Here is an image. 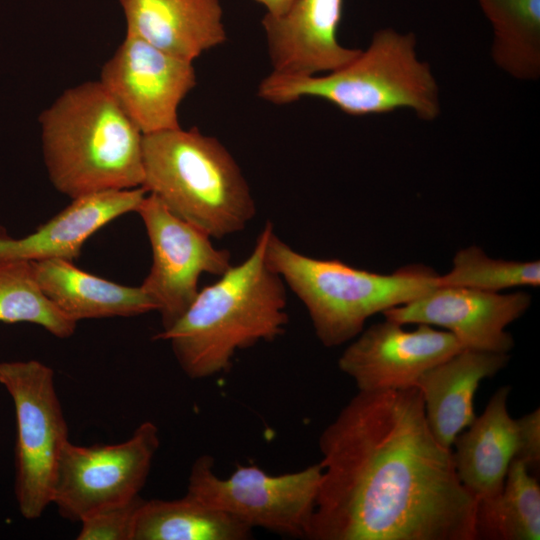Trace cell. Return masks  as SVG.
<instances>
[{"label": "cell", "instance_id": "6da1fadb", "mask_svg": "<svg viewBox=\"0 0 540 540\" xmlns=\"http://www.w3.org/2000/svg\"><path fill=\"white\" fill-rule=\"evenodd\" d=\"M307 539L476 540V498L433 435L417 387L358 393L319 437Z\"/></svg>", "mask_w": 540, "mask_h": 540}, {"label": "cell", "instance_id": "7a4b0ae2", "mask_svg": "<svg viewBox=\"0 0 540 540\" xmlns=\"http://www.w3.org/2000/svg\"><path fill=\"white\" fill-rule=\"evenodd\" d=\"M273 229L268 221L250 255L199 290L185 313L155 335L170 343L189 378L227 371L237 351L271 342L285 332L289 321L285 283L269 268L265 256Z\"/></svg>", "mask_w": 540, "mask_h": 540}, {"label": "cell", "instance_id": "3957f363", "mask_svg": "<svg viewBox=\"0 0 540 540\" xmlns=\"http://www.w3.org/2000/svg\"><path fill=\"white\" fill-rule=\"evenodd\" d=\"M54 188L71 199L141 187L143 134L100 81L65 90L39 117Z\"/></svg>", "mask_w": 540, "mask_h": 540}, {"label": "cell", "instance_id": "277c9868", "mask_svg": "<svg viewBox=\"0 0 540 540\" xmlns=\"http://www.w3.org/2000/svg\"><path fill=\"white\" fill-rule=\"evenodd\" d=\"M258 95L274 104L319 98L351 116L406 109L433 121L441 113L439 85L418 54L415 34L391 27L378 29L365 50L334 71L312 76L271 72L260 83Z\"/></svg>", "mask_w": 540, "mask_h": 540}, {"label": "cell", "instance_id": "5b68a950", "mask_svg": "<svg viewBox=\"0 0 540 540\" xmlns=\"http://www.w3.org/2000/svg\"><path fill=\"white\" fill-rule=\"evenodd\" d=\"M142 186L178 218L222 239L256 215L250 187L216 138L181 127L143 135Z\"/></svg>", "mask_w": 540, "mask_h": 540}, {"label": "cell", "instance_id": "8992f818", "mask_svg": "<svg viewBox=\"0 0 540 540\" xmlns=\"http://www.w3.org/2000/svg\"><path fill=\"white\" fill-rule=\"evenodd\" d=\"M266 262L303 303L315 334L326 347L355 338L366 320L406 304L438 287V274L422 264L406 265L391 274L352 267L337 259L301 254L271 231Z\"/></svg>", "mask_w": 540, "mask_h": 540}, {"label": "cell", "instance_id": "52a82bcc", "mask_svg": "<svg viewBox=\"0 0 540 540\" xmlns=\"http://www.w3.org/2000/svg\"><path fill=\"white\" fill-rule=\"evenodd\" d=\"M0 384L15 410L17 506L25 519L36 520L51 504L59 458L69 441L54 371L38 360L5 361Z\"/></svg>", "mask_w": 540, "mask_h": 540}, {"label": "cell", "instance_id": "ba28073f", "mask_svg": "<svg viewBox=\"0 0 540 540\" xmlns=\"http://www.w3.org/2000/svg\"><path fill=\"white\" fill-rule=\"evenodd\" d=\"M321 476L319 462L281 475L237 464L229 477L220 478L214 459L202 455L191 467L187 493L251 529L306 538Z\"/></svg>", "mask_w": 540, "mask_h": 540}, {"label": "cell", "instance_id": "9c48e42d", "mask_svg": "<svg viewBox=\"0 0 540 540\" xmlns=\"http://www.w3.org/2000/svg\"><path fill=\"white\" fill-rule=\"evenodd\" d=\"M160 446L152 421L138 425L125 441L80 446L68 441L61 452L51 504L59 515L80 522L100 508L140 496Z\"/></svg>", "mask_w": 540, "mask_h": 540}, {"label": "cell", "instance_id": "30bf717a", "mask_svg": "<svg viewBox=\"0 0 540 540\" xmlns=\"http://www.w3.org/2000/svg\"><path fill=\"white\" fill-rule=\"evenodd\" d=\"M136 212L152 249V266L141 287L157 304L166 330L195 300L202 274L221 276L233 265L231 253L216 248L206 232L172 214L152 194Z\"/></svg>", "mask_w": 540, "mask_h": 540}, {"label": "cell", "instance_id": "8fae6325", "mask_svg": "<svg viewBox=\"0 0 540 540\" xmlns=\"http://www.w3.org/2000/svg\"><path fill=\"white\" fill-rule=\"evenodd\" d=\"M192 63L126 34L99 81L147 135L180 127L178 108L196 86Z\"/></svg>", "mask_w": 540, "mask_h": 540}, {"label": "cell", "instance_id": "7c38bea8", "mask_svg": "<svg viewBox=\"0 0 540 540\" xmlns=\"http://www.w3.org/2000/svg\"><path fill=\"white\" fill-rule=\"evenodd\" d=\"M417 325L405 330L387 319L371 325L344 350L339 369L361 392L416 387L424 372L464 349L450 332Z\"/></svg>", "mask_w": 540, "mask_h": 540}, {"label": "cell", "instance_id": "4fadbf2b", "mask_svg": "<svg viewBox=\"0 0 540 540\" xmlns=\"http://www.w3.org/2000/svg\"><path fill=\"white\" fill-rule=\"evenodd\" d=\"M525 292L499 294L464 287L438 286L424 295L382 312L396 323L446 329L464 349L508 353L514 340L505 328L528 309Z\"/></svg>", "mask_w": 540, "mask_h": 540}, {"label": "cell", "instance_id": "5bb4252c", "mask_svg": "<svg viewBox=\"0 0 540 540\" xmlns=\"http://www.w3.org/2000/svg\"><path fill=\"white\" fill-rule=\"evenodd\" d=\"M343 0H295L282 16L262 19L272 73L312 76L334 71L361 49L343 46L338 28Z\"/></svg>", "mask_w": 540, "mask_h": 540}, {"label": "cell", "instance_id": "9a60e30c", "mask_svg": "<svg viewBox=\"0 0 540 540\" xmlns=\"http://www.w3.org/2000/svg\"><path fill=\"white\" fill-rule=\"evenodd\" d=\"M146 195L143 187L95 192L72 199L28 236L16 239L0 229V262H72L90 236L114 219L136 212Z\"/></svg>", "mask_w": 540, "mask_h": 540}, {"label": "cell", "instance_id": "2e32d148", "mask_svg": "<svg viewBox=\"0 0 540 540\" xmlns=\"http://www.w3.org/2000/svg\"><path fill=\"white\" fill-rule=\"evenodd\" d=\"M126 34L193 62L223 44L226 31L219 0H119Z\"/></svg>", "mask_w": 540, "mask_h": 540}, {"label": "cell", "instance_id": "e0dca14e", "mask_svg": "<svg viewBox=\"0 0 540 540\" xmlns=\"http://www.w3.org/2000/svg\"><path fill=\"white\" fill-rule=\"evenodd\" d=\"M509 362L508 353L463 349L424 372L420 390L427 423L435 438L452 448L456 436L476 418L474 396L480 382Z\"/></svg>", "mask_w": 540, "mask_h": 540}, {"label": "cell", "instance_id": "ac0fdd59", "mask_svg": "<svg viewBox=\"0 0 540 540\" xmlns=\"http://www.w3.org/2000/svg\"><path fill=\"white\" fill-rule=\"evenodd\" d=\"M510 390L509 385L498 388L483 413L452 444L457 476L477 501L501 492L517 453V422L508 411Z\"/></svg>", "mask_w": 540, "mask_h": 540}, {"label": "cell", "instance_id": "d6986e66", "mask_svg": "<svg viewBox=\"0 0 540 540\" xmlns=\"http://www.w3.org/2000/svg\"><path fill=\"white\" fill-rule=\"evenodd\" d=\"M43 294L65 315L83 319L133 317L158 311L155 301L140 286L121 285L79 269L71 261L31 262Z\"/></svg>", "mask_w": 540, "mask_h": 540}, {"label": "cell", "instance_id": "ffe728a7", "mask_svg": "<svg viewBox=\"0 0 540 540\" xmlns=\"http://www.w3.org/2000/svg\"><path fill=\"white\" fill-rule=\"evenodd\" d=\"M252 529L187 493L174 500H142L132 540H247Z\"/></svg>", "mask_w": 540, "mask_h": 540}, {"label": "cell", "instance_id": "44dd1931", "mask_svg": "<svg viewBox=\"0 0 540 540\" xmlns=\"http://www.w3.org/2000/svg\"><path fill=\"white\" fill-rule=\"evenodd\" d=\"M492 29L490 55L518 81L540 77V0H475Z\"/></svg>", "mask_w": 540, "mask_h": 540}, {"label": "cell", "instance_id": "7402d4cb", "mask_svg": "<svg viewBox=\"0 0 540 540\" xmlns=\"http://www.w3.org/2000/svg\"><path fill=\"white\" fill-rule=\"evenodd\" d=\"M475 528L477 539H540V486L524 462L513 459L501 492L477 501Z\"/></svg>", "mask_w": 540, "mask_h": 540}, {"label": "cell", "instance_id": "603a6c76", "mask_svg": "<svg viewBox=\"0 0 540 540\" xmlns=\"http://www.w3.org/2000/svg\"><path fill=\"white\" fill-rule=\"evenodd\" d=\"M0 322L36 324L57 338L77 325L43 294L28 261L0 262Z\"/></svg>", "mask_w": 540, "mask_h": 540}, {"label": "cell", "instance_id": "cb8c5ba5", "mask_svg": "<svg viewBox=\"0 0 540 540\" xmlns=\"http://www.w3.org/2000/svg\"><path fill=\"white\" fill-rule=\"evenodd\" d=\"M437 285L490 292L517 286L538 287L540 263L493 259L479 247L470 246L455 254L451 270L438 275Z\"/></svg>", "mask_w": 540, "mask_h": 540}, {"label": "cell", "instance_id": "d4e9b609", "mask_svg": "<svg viewBox=\"0 0 540 540\" xmlns=\"http://www.w3.org/2000/svg\"><path fill=\"white\" fill-rule=\"evenodd\" d=\"M137 498L106 506L86 515L79 523L78 540H132L135 516L142 502Z\"/></svg>", "mask_w": 540, "mask_h": 540}, {"label": "cell", "instance_id": "484cf974", "mask_svg": "<svg viewBox=\"0 0 540 540\" xmlns=\"http://www.w3.org/2000/svg\"><path fill=\"white\" fill-rule=\"evenodd\" d=\"M518 447L514 459L524 462L529 470L540 463V409L516 419Z\"/></svg>", "mask_w": 540, "mask_h": 540}, {"label": "cell", "instance_id": "4316f807", "mask_svg": "<svg viewBox=\"0 0 540 540\" xmlns=\"http://www.w3.org/2000/svg\"><path fill=\"white\" fill-rule=\"evenodd\" d=\"M262 4L267 12L266 15L279 17L284 15L292 6L295 0H255Z\"/></svg>", "mask_w": 540, "mask_h": 540}]
</instances>
